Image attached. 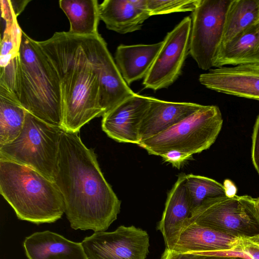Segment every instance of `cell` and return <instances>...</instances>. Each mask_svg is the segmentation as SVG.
<instances>
[{"instance_id":"1","label":"cell","mask_w":259,"mask_h":259,"mask_svg":"<svg viewBox=\"0 0 259 259\" xmlns=\"http://www.w3.org/2000/svg\"><path fill=\"white\" fill-rule=\"evenodd\" d=\"M54 181L72 229L105 231L116 220L120 201L78 133L62 132Z\"/></svg>"},{"instance_id":"2","label":"cell","mask_w":259,"mask_h":259,"mask_svg":"<svg viewBox=\"0 0 259 259\" xmlns=\"http://www.w3.org/2000/svg\"><path fill=\"white\" fill-rule=\"evenodd\" d=\"M38 43L59 79L62 128L78 133L84 124L104 114L100 104L99 71L90 37L56 32Z\"/></svg>"},{"instance_id":"3","label":"cell","mask_w":259,"mask_h":259,"mask_svg":"<svg viewBox=\"0 0 259 259\" xmlns=\"http://www.w3.org/2000/svg\"><path fill=\"white\" fill-rule=\"evenodd\" d=\"M0 87L29 113L62 128L63 105L57 73L38 41L22 32L17 56L1 67Z\"/></svg>"},{"instance_id":"4","label":"cell","mask_w":259,"mask_h":259,"mask_svg":"<svg viewBox=\"0 0 259 259\" xmlns=\"http://www.w3.org/2000/svg\"><path fill=\"white\" fill-rule=\"evenodd\" d=\"M0 193L21 220L52 223L65 213L62 195L54 181L29 166L3 159Z\"/></svg>"},{"instance_id":"5","label":"cell","mask_w":259,"mask_h":259,"mask_svg":"<svg viewBox=\"0 0 259 259\" xmlns=\"http://www.w3.org/2000/svg\"><path fill=\"white\" fill-rule=\"evenodd\" d=\"M223 119L216 105H202L189 116L163 132L140 142L149 154L161 156L176 150L191 156L208 149L215 142Z\"/></svg>"},{"instance_id":"6","label":"cell","mask_w":259,"mask_h":259,"mask_svg":"<svg viewBox=\"0 0 259 259\" xmlns=\"http://www.w3.org/2000/svg\"><path fill=\"white\" fill-rule=\"evenodd\" d=\"M63 130L27 111L19 136L0 146V159L29 166L54 181Z\"/></svg>"},{"instance_id":"7","label":"cell","mask_w":259,"mask_h":259,"mask_svg":"<svg viewBox=\"0 0 259 259\" xmlns=\"http://www.w3.org/2000/svg\"><path fill=\"white\" fill-rule=\"evenodd\" d=\"M187 222L259 242V212L255 199L249 195L235 194L207 200L192 211Z\"/></svg>"},{"instance_id":"8","label":"cell","mask_w":259,"mask_h":259,"mask_svg":"<svg viewBox=\"0 0 259 259\" xmlns=\"http://www.w3.org/2000/svg\"><path fill=\"white\" fill-rule=\"evenodd\" d=\"M231 0H199L192 12L189 54L203 70L213 67Z\"/></svg>"},{"instance_id":"9","label":"cell","mask_w":259,"mask_h":259,"mask_svg":"<svg viewBox=\"0 0 259 259\" xmlns=\"http://www.w3.org/2000/svg\"><path fill=\"white\" fill-rule=\"evenodd\" d=\"M191 26V17L188 16L167 33L159 52L144 78V88L156 91L168 88L178 79L189 54Z\"/></svg>"},{"instance_id":"10","label":"cell","mask_w":259,"mask_h":259,"mask_svg":"<svg viewBox=\"0 0 259 259\" xmlns=\"http://www.w3.org/2000/svg\"><path fill=\"white\" fill-rule=\"evenodd\" d=\"M81 243L87 259H146L149 237L142 229L120 226L112 232H94Z\"/></svg>"},{"instance_id":"11","label":"cell","mask_w":259,"mask_h":259,"mask_svg":"<svg viewBox=\"0 0 259 259\" xmlns=\"http://www.w3.org/2000/svg\"><path fill=\"white\" fill-rule=\"evenodd\" d=\"M90 42L98 68L100 104L104 114L136 93L123 79L101 35L90 36Z\"/></svg>"},{"instance_id":"12","label":"cell","mask_w":259,"mask_h":259,"mask_svg":"<svg viewBox=\"0 0 259 259\" xmlns=\"http://www.w3.org/2000/svg\"><path fill=\"white\" fill-rule=\"evenodd\" d=\"M199 81L211 90L259 101V63L211 69Z\"/></svg>"},{"instance_id":"13","label":"cell","mask_w":259,"mask_h":259,"mask_svg":"<svg viewBox=\"0 0 259 259\" xmlns=\"http://www.w3.org/2000/svg\"><path fill=\"white\" fill-rule=\"evenodd\" d=\"M150 98L136 94L104 114L103 131L117 142L138 145L141 123L150 105Z\"/></svg>"},{"instance_id":"14","label":"cell","mask_w":259,"mask_h":259,"mask_svg":"<svg viewBox=\"0 0 259 259\" xmlns=\"http://www.w3.org/2000/svg\"><path fill=\"white\" fill-rule=\"evenodd\" d=\"M245 240L200 226L194 222H187L176 240L172 249L170 250L180 252L241 253Z\"/></svg>"},{"instance_id":"15","label":"cell","mask_w":259,"mask_h":259,"mask_svg":"<svg viewBox=\"0 0 259 259\" xmlns=\"http://www.w3.org/2000/svg\"><path fill=\"white\" fill-rule=\"evenodd\" d=\"M202 105L174 102L150 98V105L142 120L140 142L157 135L191 115Z\"/></svg>"},{"instance_id":"16","label":"cell","mask_w":259,"mask_h":259,"mask_svg":"<svg viewBox=\"0 0 259 259\" xmlns=\"http://www.w3.org/2000/svg\"><path fill=\"white\" fill-rule=\"evenodd\" d=\"M185 174L180 175L168 193L162 218L157 226L164 239L165 249L171 250L192 212L185 185Z\"/></svg>"},{"instance_id":"17","label":"cell","mask_w":259,"mask_h":259,"mask_svg":"<svg viewBox=\"0 0 259 259\" xmlns=\"http://www.w3.org/2000/svg\"><path fill=\"white\" fill-rule=\"evenodd\" d=\"M99 13L107 29L120 34L141 29L151 16L146 0H105L99 5Z\"/></svg>"},{"instance_id":"18","label":"cell","mask_w":259,"mask_h":259,"mask_svg":"<svg viewBox=\"0 0 259 259\" xmlns=\"http://www.w3.org/2000/svg\"><path fill=\"white\" fill-rule=\"evenodd\" d=\"M23 247L28 259H87L81 243L45 231L27 237Z\"/></svg>"},{"instance_id":"19","label":"cell","mask_w":259,"mask_h":259,"mask_svg":"<svg viewBox=\"0 0 259 259\" xmlns=\"http://www.w3.org/2000/svg\"><path fill=\"white\" fill-rule=\"evenodd\" d=\"M163 45V40L153 44L120 45L116 49V65L126 83L145 78Z\"/></svg>"},{"instance_id":"20","label":"cell","mask_w":259,"mask_h":259,"mask_svg":"<svg viewBox=\"0 0 259 259\" xmlns=\"http://www.w3.org/2000/svg\"><path fill=\"white\" fill-rule=\"evenodd\" d=\"M259 63V23L221 45L215 56L213 67Z\"/></svg>"},{"instance_id":"21","label":"cell","mask_w":259,"mask_h":259,"mask_svg":"<svg viewBox=\"0 0 259 259\" xmlns=\"http://www.w3.org/2000/svg\"><path fill=\"white\" fill-rule=\"evenodd\" d=\"M59 4L69 21V33L84 36L99 34V4L97 0H61Z\"/></svg>"},{"instance_id":"22","label":"cell","mask_w":259,"mask_h":259,"mask_svg":"<svg viewBox=\"0 0 259 259\" xmlns=\"http://www.w3.org/2000/svg\"><path fill=\"white\" fill-rule=\"evenodd\" d=\"M258 23L259 0H231L226 14L221 45Z\"/></svg>"},{"instance_id":"23","label":"cell","mask_w":259,"mask_h":259,"mask_svg":"<svg viewBox=\"0 0 259 259\" xmlns=\"http://www.w3.org/2000/svg\"><path fill=\"white\" fill-rule=\"evenodd\" d=\"M27 112L10 92L0 87V146L13 141L19 136Z\"/></svg>"},{"instance_id":"24","label":"cell","mask_w":259,"mask_h":259,"mask_svg":"<svg viewBox=\"0 0 259 259\" xmlns=\"http://www.w3.org/2000/svg\"><path fill=\"white\" fill-rule=\"evenodd\" d=\"M185 185L191 200L192 211L207 200L228 196L224 185L206 177L186 175Z\"/></svg>"},{"instance_id":"25","label":"cell","mask_w":259,"mask_h":259,"mask_svg":"<svg viewBox=\"0 0 259 259\" xmlns=\"http://www.w3.org/2000/svg\"><path fill=\"white\" fill-rule=\"evenodd\" d=\"M6 26L1 41L0 66L4 67L18 54L23 31L17 18L5 21Z\"/></svg>"},{"instance_id":"26","label":"cell","mask_w":259,"mask_h":259,"mask_svg":"<svg viewBox=\"0 0 259 259\" xmlns=\"http://www.w3.org/2000/svg\"><path fill=\"white\" fill-rule=\"evenodd\" d=\"M151 16L177 12H193L199 0H146Z\"/></svg>"},{"instance_id":"27","label":"cell","mask_w":259,"mask_h":259,"mask_svg":"<svg viewBox=\"0 0 259 259\" xmlns=\"http://www.w3.org/2000/svg\"><path fill=\"white\" fill-rule=\"evenodd\" d=\"M224 255L216 252H180L165 249L161 259H232L223 258Z\"/></svg>"},{"instance_id":"28","label":"cell","mask_w":259,"mask_h":259,"mask_svg":"<svg viewBox=\"0 0 259 259\" xmlns=\"http://www.w3.org/2000/svg\"><path fill=\"white\" fill-rule=\"evenodd\" d=\"M251 159L255 169L259 175V114L253 127L252 136Z\"/></svg>"},{"instance_id":"29","label":"cell","mask_w":259,"mask_h":259,"mask_svg":"<svg viewBox=\"0 0 259 259\" xmlns=\"http://www.w3.org/2000/svg\"><path fill=\"white\" fill-rule=\"evenodd\" d=\"M162 157L163 160L171 163L174 166L180 168L181 165L192 156L190 155L176 150L168 151L164 154Z\"/></svg>"},{"instance_id":"30","label":"cell","mask_w":259,"mask_h":259,"mask_svg":"<svg viewBox=\"0 0 259 259\" xmlns=\"http://www.w3.org/2000/svg\"><path fill=\"white\" fill-rule=\"evenodd\" d=\"M241 253L248 256L249 259H259V242L245 239Z\"/></svg>"},{"instance_id":"31","label":"cell","mask_w":259,"mask_h":259,"mask_svg":"<svg viewBox=\"0 0 259 259\" xmlns=\"http://www.w3.org/2000/svg\"><path fill=\"white\" fill-rule=\"evenodd\" d=\"M7 5L12 13L17 16L24 10L30 1L6 0Z\"/></svg>"},{"instance_id":"32","label":"cell","mask_w":259,"mask_h":259,"mask_svg":"<svg viewBox=\"0 0 259 259\" xmlns=\"http://www.w3.org/2000/svg\"><path fill=\"white\" fill-rule=\"evenodd\" d=\"M255 202L257 210L259 212V197L257 198H255Z\"/></svg>"},{"instance_id":"33","label":"cell","mask_w":259,"mask_h":259,"mask_svg":"<svg viewBox=\"0 0 259 259\" xmlns=\"http://www.w3.org/2000/svg\"><path fill=\"white\" fill-rule=\"evenodd\" d=\"M244 259H247V258H244Z\"/></svg>"}]
</instances>
